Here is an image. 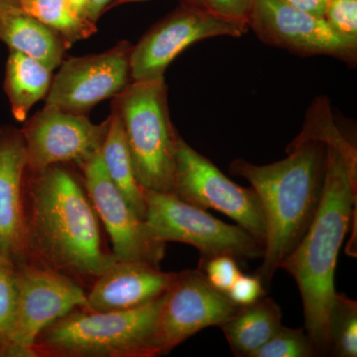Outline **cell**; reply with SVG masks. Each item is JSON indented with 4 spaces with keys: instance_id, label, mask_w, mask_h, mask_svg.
I'll use <instances>...</instances> for the list:
<instances>
[{
    "instance_id": "obj_1",
    "label": "cell",
    "mask_w": 357,
    "mask_h": 357,
    "mask_svg": "<svg viewBox=\"0 0 357 357\" xmlns=\"http://www.w3.org/2000/svg\"><path fill=\"white\" fill-rule=\"evenodd\" d=\"M323 195L302 241L280 268L292 275L304 307L305 330L319 356L328 354V319L337 293L338 253L356 218L357 155L326 144Z\"/></svg>"
},
{
    "instance_id": "obj_2",
    "label": "cell",
    "mask_w": 357,
    "mask_h": 357,
    "mask_svg": "<svg viewBox=\"0 0 357 357\" xmlns=\"http://www.w3.org/2000/svg\"><path fill=\"white\" fill-rule=\"evenodd\" d=\"M27 176L30 261L72 278L96 280L116 261L103 250L93 204L75 176L59 164Z\"/></svg>"
},
{
    "instance_id": "obj_3",
    "label": "cell",
    "mask_w": 357,
    "mask_h": 357,
    "mask_svg": "<svg viewBox=\"0 0 357 357\" xmlns=\"http://www.w3.org/2000/svg\"><path fill=\"white\" fill-rule=\"evenodd\" d=\"M287 152L285 159L268 165L243 159L230 164V173L245 178L261 202L266 236L263 262L256 274L265 288L306 234L323 195L325 143L297 137Z\"/></svg>"
},
{
    "instance_id": "obj_4",
    "label": "cell",
    "mask_w": 357,
    "mask_h": 357,
    "mask_svg": "<svg viewBox=\"0 0 357 357\" xmlns=\"http://www.w3.org/2000/svg\"><path fill=\"white\" fill-rule=\"evenodd\" d=\"M161 296L133 309H75L35 340L39 357H154L153 335Z\"/></svg>"
},
{
    "instance_id": "obj_5",
    "label": "cell",
    "mask_w": 357,
    "mask_h": 357,
    "mask_svg": "<svg viewBox=\"0 0 357 357\" xmlns=\"http://www.w3.org/2000/svg\"><path fill=\"white\" fill-rule=\"evenodd\" d=\"M135 172L143 189L172 192L178 131L168 107L165 79L131 82L115 96Z\"/></svg>"
},
{
    "instance_id": "obj_6",
    "label": "cell",
    "mask_w": 357,
    "mask_h": 357,
    "mask_svg": "<svg viewBox=\"0 0 357 357\" xmlns=\"http://www.w3.org/2000/svg\"><path fill=\"white\" fill-rule=\"evenodd\" d=\"M143 194L145 222L160 243L189 244L198 249L201 258L222 255L243 260L263 257L264 245L238 225L223 222L173 192L143 189Z\"/></svg>"
},
{
    "instance_id": "obj_7",
    "label": "cell",
    "mask_w": 357,
    "mask_h": 357,
    "mask_svg": "<svg viewBox=\"0 0 357 357\" xmlns=\"http://www.w3.org/2000/svg\"><path fill=\"white\" fill-rule=\"evenodd\" d=\"M172 192L187 203L227 215L264 245L266 225L261 202L255 190L230 180L180 134L176 144Z\"/></svg>"
},
{
    "instance_id": "obj_8",
    "label": "cell",
    "mask_w": 357,
    "mask_h": 357,
    "mask_svg": "<svg viewBox=\"0 0 357 357\" xmlns=\"http://www.w3.org/2000/svg\"><path fill=\"white\" fill-rule=\"evenodd\" d=\"M248 26L225 20L208 8L181 2L132 46L131 81H152L164 77L167 68L191 45L213 37H241Z\"/></svg>"
},
{
    "instance_id": "obj_9",
    "label": "cell",
    "mask_w": 357,
    "mask_h": 357,
    "mask_svg": "<svg viewBox=\"0 0 357 357\" xmlns=\"http://www.w3.org/2000/svg\"><path fill=\"white\" fill-rule=\"evenodd\" d=\"M238 307L199 269L176 273L160 299L152 342L154 356L168 354L208 326H222Z\"/></svg>"
},
{
    "instance_id": "obj_10",
    "label": "cell",
    "mask_w": 357,
    "mask_h": 357,
    "mask_svg": "<svg viewBox=\"0 0 357 357\" xmlns=\"http://www.w3.org/2000/svg\"><path fill=\"white\" fill-rule=\"evenodd\" d=\"M24 122L21 133L27 158L26 174H35L59 164L81 165L102 150L109 116L96 124L86 114H73L45 105L43 109Z\"/></svg>"
},
{
    "instance_id": "obj_11",
    "label": "cell",
    "mask_w": 357,
    "mask_h": 357,
    "mask_svg": "<svg viewBox=\"0 0 357 357\" xmlns=\"http://www.w3.org/2000/svg\"><path fill=\"white\" fill-rule=\"evenodd\" d=\"M249 29L263 43L299 56H330L356 66L357 42L337 34L325 18L305 13L279 0H255Z\"/></svg>"
},
{
    "instance_id": "obj_12",
    "label": "cell",
    "mask_w": 357,
    "mask_h": 357,
    "mask_svg": "<svg viewBox=\"0 0 357 357\" xmlns=\"http://www.w3.org/2000/svg\"><path fill=\"white\" fill-rule=\"evenodd\" d=\"M16 285L15 318L7 342L33 347L45 328L86 306V294L74 278L41 263L16 265Z\"/></svg>"
},
{
    "instance_id": "obj_13",
    "label": "cell",
    "mask_w": 357,
    "mask_h": 357,
    "mask_svg": "<svg viewBox=\"0 0 357 357\" xmlns=\"http://www.w3.org/2000/svg\"><path fill=\"white\" fill-rule=\"evenodd\" d=\"M131 49L129 42L121 41L102 53L63 61L45 105L86 114L98 102L114 98L132 82Z\"/></svg>"
},
{
    "instance_id": "obj_14",
    "label": "cell",
    "mask_w": 357,
    "mask_h": 357,
    "mask_svg": "<svg viewBox=\"0 0 357 357\" xmlns=\"http://www.w3.org/2000/svg\"><path fill=\"white\" fill-rule=\"evenodd\" d=\"M84 174L89 201L112 239L117 260H142L159 266L166 243L152 236L145 220L136 215L110 180L100 151L77 166Z\"/></svg>"
},
{
    "instance_id": "obj_15",
    "label": "cell",
    "mask_w": 357,
    "mask_h": 357,
    "mask_svg": "<svg viewBox=\"0 0 357 357\" xmlns=\"http://www.w3.org/2000/svg\"><path fill=\"white\" fill-rule=\"evenodd\" d=\"M27 167L22 133L0 128V255L16 265L30 261L24 183Z\"/></svg>"
},
{
    "instance_id": "obj_16",
    "label": "cell",
    "mask_w": 357,
    "mask_h": 357,
    "mask_svg": "<svg viewBox=\"0 0 357 357\" xmlns=\"http://www.w3.org/2000/svg\"><path fill=\"white\" fill-rule=\"evenodd\" d=\"M175 275L142 260H116L96 279L84 309L115 312L142 306L163 295Z\"/></svg>"
},
{
    "instance_id": "obj_17",
    "label": "cell",
    "mask_w": 357,
    "mask_h": 357,
    "mask_svg": "<svg viewBox=\"0 0 357 357\" xmlns=\"http://www.w3.org/2000/svg\"><path fill=\"white\" fill-rule=\"evenodd\" d=\"M0 41L53 70L62 64L70 48L57 33L20 7L0 10Z\"/></svg>"
},
{
    "instance_id": "obj_18",
    "label": "cell",
    "mask_w": 357,
    "mask_h": 357,
    "mask_svg": "<svg viewBox=\"0 0 357 357\" xmlns=\"http://www.w3.org/2000/svg\"><path fill=\"white\" fill-rule=\"evenodd\" d=\"M281 326V307L264 296L253 304L239 307L220 328L234 356L250 357Z\"/></svg>"
},
{
    "instance_id": "obj_19",
    "label": "cell",
    "mask_w": 357,
    "mask_h": 357,
    "mask_svg": "<svg viewBox=\"0 0 357 357\" xmlns=\"http://www.w3.org/2000/svg\"><path fill=\"white\" fill-rule=\"evenodd\" d=\"M53 77V70L36 59L9 52L4 91L16 121L24 122L33 105L46 98Z\"/></svg>"
},
{
    "instance_id": "obj_20",
    "label": "cell",
    "mask_w": 357,
    "mask_h": 357,
    "mask_svg": "<svg viewBox=\"0 0 357 357\" xmlns=\"http://www.w3.org/2000/svg\"><path fill=\"white\" fill-rule=\"evenodd\" d=\"M100 154L110 180L136 215L145 220L146 204L143 188L136 178L123 126L114 109L109 115V130Z\"/></svg>"
},
{
    "instance_id": "obj_21",
    "label": "cell",
    "mask_w": 357,
    "mask_h": 357,
    "mask_svg": "<svg viewBox=\"0 0 357 357\" xmlns=\"http://www.w3.org/2000/svg\"><path fill=\"white\" fill-rule=\"evenodd\" d=\"M20 8L57 33L69 47L98 31L96 25L77 17L66 0H21Z\"/></svg>"
},
{
    "instance_id": "obj_22",
    "label": "cell",
    "mask_w": 357,
    "mask_h": 357,
    "mask_svg": "<svg viewBox=\"0 0 357 357\" xmlns=\"http://www.w3.org/2000/svg\"><path fill=\"white\" fill-rule=\"evenodd\" d=\"M328 354L357 356V303L338 293L328 319Z\"/></svg>"
},
{
    "instance_id": "obj_23",
    "label": "cell",
    "mask_w": 357,
    "mask_h": 357,
    "mask_svg": "<svg viewBox=\"0 0 357 357\" xmlns=\"http://www.w3.org/2000/svg\"><path fill=\"white\" fill-rule=\"evenodd\" d=\"M318 351L304 328L282 325L276 333L250 357H314Z\"/></svg>"
},
{
    "instance_id": "obj_24",
    "label": "cell",
    "mask_w": 357,
    "mask_h": 357,
    "mask_svg": "<svg viewBox=\"0 0 357 357\" xmlns=\"http://www.w3.org/2000/svg\"><path fill=\"white\" fill-rule=\"evenodd\" d=\"M17 303L16 264L0 255V347L8 342Z\"/></svg>"
},
{
    "instance_id": "obj_25",
    "label": "cell",
    "mask_w": 357,
    "mask_h": 357,
    "mask_svg": "<svg viewBox=\"0 0 357 357\" xmlns=\"http://www.w3.org/2000/svg\"><path fill=\"white\" fill-rule=\"evenodd\" d=\"M198 269L213 288L225 295L241 274L236 258L227 255L201 258Z\"/></svg>"
},
{
    "instance_id": "obj_26",
    "label": "cell",
    "mask_w": 357,
    "mask_h": 357,
    "mask_svg": "<svg viewBox=\"0 0 357 357\" xmlns=\"http://www.w3.org/2000/svg\"><path fill=\"white\" fill-rule=\"evenodd\" d=\"M324 18L340 36L357 42V0H330Z\"/></svg>"
},
{
    "instance_id": "obj_27",
    "label": "cell",
    "mask_w": 357,
    "mask_h": 357,
    "mask_svg": "<svg viewBox=\"0 0 357 357\" xmlns=\"http://www.w3.org/2000/svg\"><path fill=\"white\" fill-rule=\"evenodd\" d=\"M266 288L259 275L241 273L227 291V296L236 306L243 307L253 304L260 298L264 297Z\"/></svg>"
},
{
    "instance_id": "obj_28",
    "label": "cell",
    "mask_w": 357,
    "mask_h": 357,
    "mask_svg": "<svg viewBox=\"0 0 357 357\" xmlns=\"http://www.w3.org/2000/svg\"><path fill=\"white\" fill-rule=\"evenodd\" d=\"M211 13L225 20L236 21L248 25L249 13L255 0H204Z\"/></svg>"
},
{
    "instance_id": "obj_29",
    "label": "cell",
    "mask_w": 357,
    "mask_h": 357,
    "mask_svg": "<svg viewBox=\"0 0 357 357\" xmlns=\"http://www.w3.org/2000/svg\"><path fill=\"white\" fill-rule=\"evenodd\" d=\"M288 6L295 7L305 13H311L312 15L324 17L326 6L330 0H279Z\"/></svg>"
},
{
    "instance_id": "obj_30",
    "label": "cell",
    "mask_w": 357,
    "mask_h": 357,
    "mask_svg": "<svg viewBox=\"0 0 357 357\" xmlns=\"http://www.w3.org/2000/svg\"><path fill=\"white\" fill-rule=\"evenodd\" d=\"M2 357H39L34 347H24L13 342H6L0 347Z\"/></svg>"
},
{
    "instance_id": "obj_31",
    "label": "cell",
    "mask_w": 357,
    "mask_h": 357,
    "mask_svg": "<svg viewBox=\"0 0 357 357\" xmlns=\"http://www.w3.org/2000/svg\"><path fill=\"white\" fill-rule=\"evenodd\" d=\"M115 1L116 0H89L88 20L89 22L96 25L100 16L109 8H112Z\"/></svg>"
},
{
    "instance_id": "obj_32",
    "label": "cell",
    "mask_w": 357,
    "mask_h": 357,
    "mask_svg": "<svg viewBox=\"0 0 357 357\" xmlns=\"http://www.w3.org/2000/svg\"><path fill=\"white\" fill-rule=\"evenodd\" d=\"M66 1L69 3L70 8L76 13L77 17L81 18L82 20L86 21V22L91 23L88 20L89 0H66ZM91 24H93V23H91Z\"/></svg>"
},
{
    "instance_id": "obj_33",
    "label": "cell",
    "mask_w": 357,
    "mask_h": 357,
    "mask_svg": "<svg viewBox=\"0 0 357 357\" xmlns=\"http://www.w3.org/2000/svg\"><path fill=\"white\" fill-rule=\"evenodd\" d=\"M142 1H147V0H116L112 7L122 6V4L134 3V2ZM180 1L185 2V3L194 4V6H198L206 8V1H204V0H180Z\"/></svg>"
},
{
    "instance_id": "obj_34",
    "label": "cell",
    "mask_w": 357,
    "mask_h": 357,
    "mask_svg": "<svg viewBox=\"0 0 357 357\" xmlns=\"http://www.w3.org/2000/svg\"><path fill=\"white\" fill-rule=\"evenodd\" d=\"M21 0H0V10L10 7H20Z\"/></svg>"
}]
</instances>
